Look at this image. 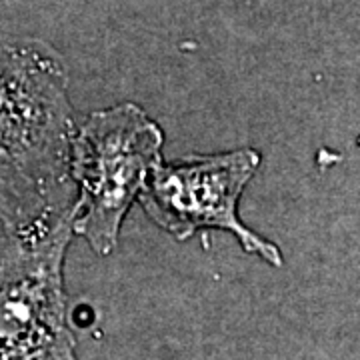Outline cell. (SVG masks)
I'll list each match as a JSON object with an SVG mask.
<instances>
[{
	"mask_svg": "<svg viewBox=\"0 0 360 360\" xmlns=\"http://www.w3.org/2000/svg\"><path fill=\"white\" fill-rule=\"evenodd\" d=\"M72 132L65 58L39 39L0 34V231L8 243L70 210Z\"/></svg>",
	"mask_w": 360,
	"mask_h": 360,
	"instance_id": "1",
	"label": "cell"
},
{
	"mask_svg": "<svg viewBox=\"0 0 360 360\" xmlns=\"http://www.w3.org/2000/svg\"><path fill=\"white\" fill-rule=\"evenodd\" d=\"M165 134L139 104L96 110L75 127L70 179L72 231L101 257L118 246L122 222L150 172L162 160Z\"/></svg>",
	"mask_w": 360,
	"mask_h": 360,
	"instance_id": "2",
	"label": "cell"
},
{
	"mask_svg": "<svg viewBox=\"0 0 360 360\" xmlns=\"http://www.w3.org/2000/svg\"><path fill=\"white\" fill-rule=\"evenodd\" d=\"M72 219L70 206L51 229L11 240L0 255V360L77 356L65 290Z\"/></svg>",
	"mask_w": 360,
	"mask_h": 360,
	"instance_id": "3",
	"label": "cell"
},
{
	"mask_svg": "<svg viewBox=\"0 0 360 360\" xmlns=\"http://www.w3.org/2000/svg\"><path fill=\"white\" fill-rule=\"evenodd\" d=\"M258 167L260 153L255 148L160 160L136 200L148 219L176 240H188L198 231H229L245 252L283 266L281 248L238 217V202Z\"/></svg>",
	"mask_w": 360,
	"mask_h": 360,
	"instance_id": "4",
	"label": "cell"
}]
</instances>
